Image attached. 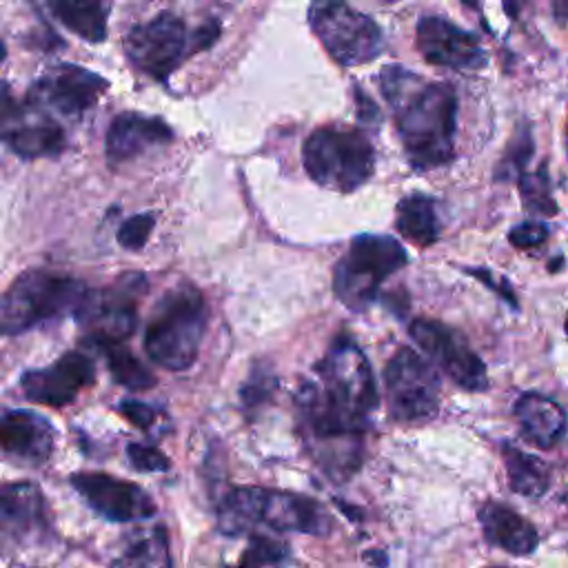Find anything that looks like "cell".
I'll use <instances>...</instances> for the list:
<instances>
[{
	"mask_svg": "<svg viewBox=\"0 0 568 568\" xmlns=\"http://www.w3.org/2000/svg\"><path fill=\"white\" fill-rule=\"evenodd\" d=\"M87 286L62 273L27 268L0 295V333L20 335L33 326L73 313Z\"/></svg>",
	"mask_w": 568,
	"mask_h": 568,
	"instance_id": "cell-5",
	"label": "cell"
},
{
	"mask_svg": "<svg viewBox=\"0 0 568 568\" xmlns=\"http://www.w3.org/2000/svg\"><path fill=\"white\" fill-rule=\"evenodd\" d=\"M120 413H122L131 424H135L138 428H149V426L155 422V417H158V410H155V408H151V406L144 404V402H135V399H124V402H120Z\"/></svg>",
	"mask_w": 568,
	"mask_h": 568,
	"instance_id": "cell-35",
	"label": "cell"
},
{
	"mask_svg": "<svg viewBox=\"0 0 568 568\" xmlns=\"http://www.w3.org/2000/svg\"><path fill=\"white\" fill-rule=\"evenodd\" d=\"M173 140V131L169 124L160 118L142 115L135 111H124L115 115L109 124L106 138H104V153L111 164L129 162L142 151L169 144Z\"/></svg>",
	"mask_w": 568,
	"mask_h": 568,
	"instance_id": "cell-20",
	"label": "cell"
},
{
	"mask_svg": "<svg viewBox=\"0 0 568 568\" xmlns=\"http://www.w3.org/2000/svg\"><path fill=\"white\" fill-rule=\"evenodd\" d=\"M515 417L524 439L541 448L555 446L568 426L566 408L539 393H524L515 402Z\"/></svg>",
	"mask_w": 568,
	"mask_h": 568,
	"instance_id": "cell-21",
	"label": "cell"
},
{
	"mask_svg": "<svg viewBox=\"0 0 568 568\" xmlns=\"http://www.w3.org/2000/svg\"><path fill=\"white\" fill-rule=\"evenodd\" d=\"M51 535L44 493L33 481L0 486V544L27 548Z\"/></svg>",
	"mask_w": 568,
	"mask_h": 568,
	"instance_id": "cell-14",
	"label": "cell"
},
{
	"mask_svg": "<svg viewBox=\"0 0 568 568\" xmlns=\"http://www.w3.org/2000/svg\"><path fill=\"white\" fill-rule=\"evenodd\" d=\"M379 87L395 113L397 133L413 169L428 171L455 155L457 95L446 82H424L397 64L384 67Z\"/></svg>",
	"mask_w": 568,
	"mask_h": 568,
	"instance_id": "cell-2",
	"label": "cell"
},
{
	"mask_svg": "<svg viewBox=\"0 0 568 568\" xmlns=\"http://www.w3.org/2000/svg\"><path fill=\"white\" fill-rule=\"evenodd\" d=\"M124 53L142 73L166 80L193 53V47L184 22L173 13H160L126 33Z\"/></svg>",
	"mask_w": 568,
	"mask_h": 568,
	"instance_id": "cell-11",
	"label": "cell"
},
{
	"mask_svg": "<svg viewBox=\"0 0 568 568\" xmlns=\"http://www.w3.org/2000/svg\"><path fill=\"white\" fill-rule=\"evenodd\" d=\"M388 415L402 424L428 422L439 406V377L413 348L402 346L386 364Z\"/></svg>",
	"mask_w": 568,
	"mask_h": 568,
	"instance_id": "cell-10",
	"label": "cell"
},
{
	"mask_svg": "<svg viewBox=\"0 0 568 568\" xmlns=\"http://www.w3.org/2000/svg\"><path fill=\"white\" fill-rule=\"evenodd\" d=\"M410 337L417 346L464 390H486L488 375L479 355L468 346V342L450 326L435 320H413L408 326Z\"/></svg>",
	"mask_w": 568,
	"mask_h": 568,
	"instance_id": "cell-13",
	"label": "cell"
},
{
	"mask_svg": "<svg viewBox=\"0 0 568 568\" xmlns=\"http://www.w3.org/2000/svg\"><path fill=\"white\" fill-rule=\"evenodd\" d=\"M519 191H521V204L532 215H555L557 202L550 191V180L546 164H541L535 173H519Z\"/></svg>",
	"mask_w": 568,
	"mask_h": 568,
	"instance_id": "cell-27",
	"label": "cell"
},
{
	"mask_svg": "<svg viewBox=\"0 0 568 568\" xmlns=\"http://www.w3.org/2000/svg\"><path fill=\"white\" fill-rule=\"evenodd\" d=\"M115 564L124 566H169V546H166V535L162 528L153 530L149 537L140 539L135 546H131Z\"/></svg>",
	"mask_w": 568,
	"mask_h": 568,
	"instance_id": "cell-28",
	"label": "cell"
},
{
	"mask_svg": "<svg viewBox=\"0 0 568 568\" xmlns=\"http://www.w3.org/2000/svg\"><path fill=\"white\" fill-rule=\"evenodd\" d=\"M468 273H473L475 277H479V280H484L486 282V286L490 284L493 288H497L499 291V295L504 297V300H508V304H513V306H517V302H515V293L510 291V286L508 284H504V282H499V284H495V280H493V275L490 273H486V271H468Z\"/></svg>",
	"mask_w": 568,
	"mask_h": 568,
	"instance_id": "cell-37",
	"label": "cell"
},
{
	"mask_svg": "<svg viewBox=\"0 0 568 568\" xmlns=\"http://www.w3.org/2000/svg\"><path fill=\"white\" fill-rule=\"evenodd\" d=\"M355 98H357V113H359V118L364 122H375L379 118V111H377L375 102L366 93H362L359 89H355Z\"/></svg>",
	"mask_w": 568,
	"mask_h": 568,
	"instance_id": "cell-36",
	"label": "cell"
},
{
	"mask_svg": "<svg viewBox=\"0 0 568 568\" xmlns=\"http://www.w3.org/2000/svg\"><path fill=\"white\" fill-rule=\"evenodd\" d=\"M217 528L237 537L271 528L275 532L326 535L333 528L328 510L304 495L240 486L229 490L217 506Z\"/></svg>",
	"mask_w": 568,
	"mask_h": 568,
	"instance_id": "cell-3",
	"label": "cell"
},
{
	"mask_svg": "<svg viewBox=\"0 0 568 568\" xmlns=\"http://www.w3.org/2000/svg\"><path fill=\"white\" fill-rule=\"evenodd\" d=\"M466 7H473V9H477L479 4H481V0H462Z\"/></svg>",
	"mask_w": 568,
	"mask_h": 568,
	"instance_id": "cell-39",
	"label": "cell"
},
{
	"mask_svg": "<svg viewBox=\"0 0 568 568\" xmlns=\"http://www.w3.org/2000/svg\"><path fill=\"white\" fill-rule=\"evenodd\" d=\"M146 288L142 273H126L106 288H87L73 315L89 342H124L138 322V297Z\"/></svg>",
	"mask_w": 568,
	"mask_h": 568,
	"instance_id": "cell-9",
	"label": "cell"
},
{
	"mask_svg": "<svg viewBox=\"0 0 568 568\" xmlns=\"http://www.w3.org/2000/svg\"><path fill=\"white\" fill-rule=\"evenodd\" d=\"M508 240L517 248H535L548 240V226L539 222H524L513 226Z\"/></svg>",
	"mask_w": 568,
	"mask_h": 568,
	"instance_id": "cell-33",
	"label": "cell"
},
{
	"mask_svg": "<svg viewBox=\"0 0 568 568\" xmlns=\"http://www.w3.org/2000/svg\"><path fill=\"white\" fill-rule=\"evenodd\" d=\"M106 87L109 82L102 75L84 67L55 64L33 82L29 100L62 115H78L91 109L106 91Z\"/></svg>",
	"mask_w": 568,
	"mask_h": 568,
	"instance_id": "cell-15",
	"label": "cell"
},
{
	"mask_svg": "<svg viewBox=\"0 0 568 568\" xmlns=\"http://www.w3.org/2000/svg\"><path fill=\"white\" fill-rule=\"evenodd\" d=\"M308 24L328 55L344 67L371 62L384 49L377 22L344 0H313Z\"/></svg>",
	"mask_w": 568,
	"mask_h": 568,
	"instance_id": "cell-8",
	"label": "cell"
},
{
	"mask_svg": "<svg viewBox=\"0 0 568 568\" xmlns=\"http://www.w3.org/2000/svg\"><path fill=\"white\" fill-rule=\"evenodd\" d=\"M415 44L422 58L437 67L477 71L486 64V51L481 49L477 36L437 16H428L417 22Z\"/></svg>",
	"mask_w": 568,
	"mask_h": 568,
	"instance_id": "cell-17",
	"label": "cell"
},
{
	"mask_svg": "<svg viewBox=\"0 0 568 568\" xmlns=\"http://www.w3.org/2000/svg\"><path fill=\"white\" fill-rule=\"evenodd\" d=\"M51 13L78 38L102 42L106 38L109 0H47Z\"/></svg>",
	"mask_w": 568,
	"mask_h": 568,
	"instance_id": "cell-23",
	"label": "cell"
},
{
	"mask_svg": "<svg viewBox=\"0 0 568 568\" xmlns=\"http://www.w3.org/2000/svg\"><path fill=\"white\" fill-rule=\"evenodd\" d=\"M153 226H155V215L153 213H138V215L129 217L126 222H122V226L118 231L120 246H124L129 251L142 248L149 242Z\"/></svg>",
	"mask_w": 568,
	"mask_h": 568,
	"instance_id": "cell-30",
	"label": "cell"
},
{
	"mask_svg": "<svg viewBox=\"0 0 568 568\" xmlns=\"http://www.w3.org/2000/svg\"><path fill=\"white\" fill-rule=\"evenodd\" d=\"M55 446L51 422L31 410H7L0 415V450L18 462L44 464Z\"/></svg>",
	"mask_w": 568,
	"mask_h": 568,
	"instance_id": "cell-19",
	"label": "cell"
},
{
	"mask_svg": "<svg viewBox=\"0 0 568 568\" xmlns=\"http://www.w3.org/2000/svg\"><path fill=\"white\" fill-rule=\"evenodd\" d=\"M317 382H304L297 393L302 424L313 446L324 448L326 473L348 477L359 466L362 433L379 397L366 355L348 339L337 337L315 364Z\"/></svg>",
	"mask_w": 568,
	"mask_h": 568,
	"instance_id": "cell-1",
	"label": "cell"
},
{
	"mask_svg": "<svg viewBox=\"0 0 568 568\" xmlns=\"http://www.w3.org/2000/svg\"><path fill=\"white\" fill-rule=\"evenodd\" d=\"M479 524L484 528L486 539L493 546H497L515 557L535 552V548L539 544V535H537L535 526L528 519H524L521 515H517L506 504L486 501L479 508Z\"/></svg>",
	"mask_w": 568,
	"mask_h": 568,
	"instance_id": "cell-22",
	"label": "cell"
},
{
	"mask_svg": "<svg viewBox=\"0 0 568 568\" xmlns=\"http://www.w3.org/2000/svg\"><path fill=\"white\" fill-rule=\"evenodd\" d=\"M530 153H532V138H530L528 126H521V129L517 131L513 144H510L506 158H504L506 175H510V173H517V175H519V173L524 171V166H526Z\"/></svg>",
	"mask_w": 568,
	"mask_h": 568,
	"instance_id": "cell-31",
	"label": "cell"
},
{
	"mask_svg": "<svg viewBox=\"0 0 568 568\" xmlns=\"http://www.w3.org/2000/svg\"><path fill=\"white\" fill-rule=\"evenodd\" d=\"M406 264V251L390 235H357L333 271V291L351 311L368 308L382 282Z\"/></svg>",
	"mask_w": 568,
	"mask_h": 568,
	"instance_id": "cell-7",
	"label": "cell"
},
{
	"mask_svg": "<svg viewBox=\"0 0 568 568\" xmlns=\"http://www.w3.org/2000/svg\"><path fill=\"white\" fill-rule=\"evenodd\" d=\"M4 53H7V51H4V44H2V40H0V62L4 60Z\"/></svg>",
	"mask_w": 568,
	"mask_h": 568,
	"instance_id": "cell-40",
	"label": "cell"
},
{
	"mask_svg": "<svg viewBox=\"0 0 568 568\" xmlns=\"http://www.w3.org/2000/svg\"><path fill=\"white\" fill-rule=\"evenodd\" d=\"M100 348L106 355L111 377L120 386L129 390H146L155 384L153 373L122 342H106V344H100Z\"/></svg>",
	"mask_w": 568,
	"mask_h": 568,
	"instance_id": "cell-26",
	"label": "cell"
},
{
	"mask_svg": "<svg viewBox=\"0 0 568 568\" xmlns=\"http://www.w3.org/2000/svg\"><path fill=\"white\" fill-rule=\"evenodd\" d=\"M0 142L22 158L58 155L64 149L62 126L31 102H20L9 84L0 82Z\"/></svg>",
	"mask_w": 568,
	"mask_h": 568,
	"instance_id": "cell-12",
	"label": "cell"
},
{
	"mask_svg": "<svg viewBox=\"0 0 568 568\" xmlns=\"http://www.w3.org/2000/svg\"><path fill=\"white\" fill-rule=\"evenodd\" d=\"M69 481L95 513L111 521H135L155 515V501L133 481L106 473H73Z\"/></svg>",
	"mask_w": 568,
	"mask_h": 568,
	"instance_id": "cell-16",
	"label": "cell"
},
{
	"mask_svg": "<svg viewBox=\"0 0 568 568\" xmlns=\"http://www.w3.org/2000/svg\"><path fill=\"white\" fill-rule=\"evenodd\" d=\"M126 453H129V459H131L133 468H138L142 473H155V470H166L169 468V459L153 446L133 442V444H129Z\"/></svg>",
	"mask_w": 568,
	"mask_h": 568,
	"instance_id": "cell-32",
	"label": "cell"
},
{
	"mask_svg": "<svg viewBox=\"0 0 568 568\" xmlns=\"http://www.w3.org/2000/svg\"><path fill=\"white\" fill-rule=\"evenodd\" d=\"M552 4V18L564 27L568 24V0H550Z\"/></svg>",
	"mask_w": 568,
	"mask_h": 568,
	"instance_id": "cell-38",
	"label": "cell"
},
{
	"mask_svg": "<svg viewBox=\"0 0 568 568\" xmlns=\"http://www.w3.org/2000/svg\"><path fill=\"white\" fill-rule=\"evenodd\" d=\"M395 226L404 240L417 246H430L439 237V217L433 197L424 193H410L399 200Z\"/></svg>",
	"mask_w": 568,
	"mask_h": 568,
	"instance_id": "cell-24",
	"label": "cell"
},
{
	"mask_svg": "<svg viewBox=\"0 0 568 568\" xmlns=\"http://www.w3.org/2000/svg\"><path fill=\"white\" fill-rule=\"evenodd\" d=\"M302 160L317 184L337 193L357 191L375 169L373 144L357 129H315L302 146Z\"/></svg>",
	"mask_w": 568,
	"mask_h": 568,
	"instance_id": "cell-6",
	"label": "cell"
},
{
	"mask_svg": "<svg viewBox=\"0 0 568 568\" xmlns=\"http://www.w3.org/2000/svg\"><path fill=\"white\" fill-rule=\"evenodd\" d=\"M209 308L202 293L182 284L162 295L144 328L146 355L166 371H186L200 353Z\"/></svg>",
	"mask_w": 568,
	"mask_h": 568,
	"instance_id": "cell-4",
	"label": "cell"
},
{
	"mask_svg": "<svg viewBox=\"0 0 568 568\" xmlns=\"http://www.w3.org/2000/svg\"><path fill=\"white\" fill-rule=\"evenodd\" d=\"M277 382H273V377L268 373H253L251 375V382L242 388V399L246 406H255L260 404L273 388H275Z\"/></svg>",
	"mask_w": 568,
	"mask_h": 568,
	"instance_id": "cell-34",
	"label": "cell"
},
{
	"mask_svg": "<svg viewBox=\"0 0 568 568\" xmlns=\"http://www.w3.org/2000/svg\"><path fill=\"white\" fill-rule=\"evenodd\" d=\"M288 559V546L268 535H253L240 564L242 566H275Z\"/></svg>",
	"mask_w": 568,
	"mask_h": 568,
	"instance_id": "cell-29",
	"label": "cell"
},
{
	"mask_svg": "<svg viewBox=\"0 0 568 568\" xmlns=\"http://www.w3.org/2000/svg\"><path fill=\"white\" fill-rule=\"evenodd\" d=\"M564 326H566V335H568V315H566V324Z\"/></svg>",
	"mask_w": 568,
	"mask_h": 568,
	"instance_id": "cell-41",
	"label": "cell"
},
{
	"mask_svg": "<svg viewBox=\"0 0 568 568\" xmlns=\"http://www.w3.org/2000/svg\"><path fill=\"white\" fill-rule=\"evenodd\" d=\"M382 2H397V0H382Z\"/></svg>",
	"mask_w": 568,
	"mask_h": 568,
	"instance_id": "cell-42",
	"label": "cell"
},
{
	"mask_svg": "<svg viewBox=\"0 0 568 568\" xmlns=\"http://www.w3.org/2000/svg\"><path fill=\"white\" fill-rule=\"evenodd\" d=\"M93 362L84 353L69 351L44 368L27 371L20 377V386L29 402L60 408L71 404L84 386L93 384Z\"/></svg>",
	"mask_w": 568,
	"mask_h": 568,
	"instance_id": "cell-18",
	"label": "cell"
},
{
	"mask_svg": "<svg viewBox=\"0 0 568 568\" xmlns=\"http://www.w3.org/2000/svg\"><path fill=\"white\" fill-rule=\"evenodd\" d=\"M504 464L508 473V484L515 493L524 497H541L548 490L550 470L539 457L528 455L513 444H504Z\"/></svg>",
	"mask_w": 568,
	"mask_h": 568,
	"instance_id": "cell-25",
	"label": "cell"
}]
</instances>
